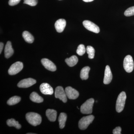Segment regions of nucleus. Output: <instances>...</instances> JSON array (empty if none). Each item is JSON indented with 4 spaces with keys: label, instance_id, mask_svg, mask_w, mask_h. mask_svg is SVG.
Instances as JSON below:
<instances>
[{
    "label": "nucleus",
    "instance_id": "1a4fd4ad",
    "mask_svg": "<svg viewBox=\"0 0 134 134\" xmlns=\"http://www.w3.org/2000/svg\"><path fill=\"white\" fill-rule=\"evenodd\" d=\"M36 81L32 78H29L22 80L18 84L17 86L19 88H27L30 87L35 84Z\"/></svg>",
    "mask_w": 134,
    "mask_h": 134
},
{
    "label": "nucleus",
    "instance_id": "7ed1b4c3",
    "mask_svg": "<svg viewBox=\"0 0 134 134\" xmlns=\"http://www.w3.org/2000/svg\"><path fill=\"white\" fill-rule=\"evenodd\" d=\"M94 103V99L93 98L88 99L81 106V112L83 114H91L92 112V108Z\"/></svg>",
    "mask_w": 134,
    "mask_h": 134
},
{
    "label": "nucleus",
    "instance_id": "aec40b11",
    "mask_svg": "<svg viewBox=\"0 0 134 134\" xmlns=\"http://www.w3.org/2000/svg\"><path fill=\"white\" fill-rule=\"evenodd\" d=\"M30 99L31 101L36 103H42L44 100L36 92H32L31 94Z\"/></svg>",
    "mask_w": 134,
    "mask_h": 134
},
{
    "label": "nucleus",
    "instance_id": "9d476101",
    "mask_svg": "<svg viewBox=\"0 0 134 134\" xmlns=\"http://www.w3.org/2000/svg\"><path fill=\"white\" fill-rule=\"evenodd\" d=\"M65 92L68 98L70 99H76L79 96V93L77 91L70 86L65 88Z\"/></svg>",
    "mask_w": 134,
    "mask_h": 134
},
{
    "label": "nucleus",
    "instance_id": "c756f323",
    "mask_svg": "<svg viewBox=\"0 0 134 134\" xmlns=\"http://www.w3.org/2000/svg\"><path fill=\"white\" fill-rule=\"evenodd\" d=\"M3 46H4V44L3 43L1 42L0 43V53H1L2 52L3 49Z\"/></svg>",
    "mask_w": 134,
    "mask_h": 134
},
{
    "label": "nucleus",
    "instance_id": "cd10ccee",
    "mask_svg": "<svg viewBox=\"0 0 134 134\" xmlns=\"http://www.w3.org/2000/svg\"><path fill=\"white\" fill-rule=\"evenodd\" d=\"M21 0H9V5L10 6H13L17 5L19 3Z\"/></svg>",
    "mask_w": 134,
    "mask_h": 134
},
{
    "label": "nucleus",
    "instance_id": "20e7f679",
    "mask_svg": "<svg viewBox=\"0 0 134 134\" xmlns=\"http://www.w3.org/2000/svg\"><path fill=\"white\" fill-rule=\"evenodd\" d=\"M94 119V116L91 115L83 117L79 121V127L82 130H84L87 128L90 124H91Z\"/></svg>",
    "mask_w": 134,
    "mask_h": 134
},
{
    "label": "nucleus",
    "instance_id": "5701e85b",
    "mask_svg": "<svg viewBox=\"0 0 134 134\" xmlns=\"http://www.w3.org/2000/svg\"><path fill=\"white\" fill-rule=\"evenodd\" d=\"M21 100V98L18 96H14L8 100L7 104L8 105H13L18 104Z\"/></svg>",
    "mask_w": 134,
    "mask_h": 134
},
{
    "label": "nucleus",
    "instance_id": "39448f33",
    "mask_svg": "<svg viewBox=\"0 0 134 134\" xmlns=\"http://www.w3.org/2000/svg\"><path fill=\"white\" fill-rule=\"evenodd\" d=\"M124 69L127 73H131L134 69V62L133 58L130 55L125 57L123 62Z\"/></svg>",
    "mask_w": 134,
    "mask_h": 134
},
{
    "label": "nucleus",
    "instance_id": "2eb2a0df",
    "mask_svg": "<svg viewBox=\"0 0 134 134\" xmlns=\"http://www.w3.org/2000/svg\"><path fill=\"white\" fill-rule=\"evenodd\" d=\"M14 53V50L12 48L11 42L9 41H8L5 46L4 50L5 58L7 59L10 58L13 55Z\"/></svg>",
    "mask_w": 134,
    "mask_h": 134
},
{
    "label": "nucleus",
    "instance_id": "6e6552de",
    "mask_svg": "<svg viewBox=\"0 0 134 134\" xmlns=\"http://www.w3.org/2000/svg\"><path fill=\"white\" fill-rule=\"evenodd\" d=\"M84 26L90 31L96 33H98L100 31L99 27L93 23L88 20H85L83 22Z\"/></svg>",
    "mask_w": 134,
    "mask_h": 134
},
{
    "label": "nucleus",
    "instance_id": "a878e982",
    "mask_svg": "<svg viewBox=\"0 0 134 134\" xmlns=\"http://www.w3.org/2000/svg\"><path fill=\"white\" fill-rule=\"evenodd\" d=\"M124 14L126 16H130L134 15V6L129 8L126 10Z\"/></svg>",
    "mask_w": 134,
    "mask_h": 134
},
{
    "label": "nucleus",
    "instance_id": "f257e3e1",
    "mask_svg": "<svg viewBox=\"0 0 134 134\" xmlns=\"http://www.w3.org/2000/svg\"><path fill=\"white\" fill-rule=\"evenodd\" d=\"M26 120L32 126H36L40 125L42 121L41 116L36 113L30 112L26 114Z\"/></svg>",
    "mask_w": 134,
    "mask_h": 134
},
{
    "label": "nucleus",
    "instance_id": "ddd939ff",
    "mask_svg": "<svg viewBox=\"0 0 134 134\" xmlns=\"http://www.w3.org/2000/svg\"><path fill=\"white\" fill-rule=\"evenodd\" d=\"M113 78L110 66L107 65L105 67V70L104 77V83L105 84H108L111 81Z\"/></svg>",
    "mask_w": 134,
    "mask_h": 134
},
{
    "label": "nucleus",
    "instance_id": "0eeeda50",
    "mask_svg": "<svg viewBox=\"0 0 134 134\" xmlns=\"http://www.w3.org/2000/svg\"><path fill=\"white\" fill-rule=\"evenodd\" d=\"M55 98L59 99L63 103H66L67 102L66 94L62 86H59L56 87L55 90Z\"/></svg>",
    "mask_w": 134,
    "mask_h": 134
},
{
    "label": "nucleus",
    "instance_id": "9b49d317",
    "mask_svg": "<svg viewBox=\"0 0 134 134\" xmlns=\"http://www.w3.org/2000/svg\"><path fill=\"white\" fill-rule=\"evenodd\" d=\"M42 65L46 69L52 72H54L56 70V67L53 63L47 59H42L41 60Z\"/></svg>",
    "mask_w": 134,
    "mask_h": 134
},
{
    "label": "nucleus",
    "instance_id": "423d86ee",
    "mask_svg": "<svg viewBox=\"0 0 134 134\" xmlns=\"http://www.w3.org/2000/svg\"><path fill=\"white\" fill-rule=\"evenodd\" d=\"M23 68V63L17 62L12 64L8 70V74L11 75H15L20 72Z\"/></svg>",
    "mask_w": 134,
    "mask_h": 134
},
{
    "label": "nucleus",
    "instance_id": "7c9ffc66",
    "mask_svg": "<svg viewBox=\"0 0 134 134\" xmlns=\"http://www.w3.org/2000/svg\"><path fill=\"white\" fill-rule=\"evenodd\" d=\"M84 2H90L93 1L94 0H83Z\"/></svg>",
    "mask_w": 134,
    "mask_h": 134
},
{
    "label": "nucleus",
    "instance_id": "4468645a",
    "mask_svg": "<svg viewBox=\"0 0 134 134\" xmlns=\"http://www.w3.org/2000/svg\"><path fill=\"white\" fill-rule=\"evenodd\" d=\"M66 20L63 19H60L57 20L55 23V27L56 31L59 33L62 32L66 26Z\"/></svg>",
    "mask_w": 134,
    "mask_h": 134
},
{
    "label": "nucleus",
    "instance_id": "f8f14e48",
    "mask_svg": "<svg viewBox=\"0 0 134 134\" xmlns=\"http://www.w3.org/2000/svg\"><path fill=\"white\" fill-rule=\"evenodd\" d=\"M40 89L41 93L44 95H52L54 92L53 88L48 83L41 84Z\"/></svg>",
    "mask_w": 134,
    "mask_h": 134
},
{
    "label": "nucleus",
    "instance_id": "a211bd4d",
    "mask_svg": "<svg viewBox=\"0 0 134 134\" xmlns=\"http://www.w3.org/2000/svg\"><path fill=\"white\" fill-rule=\"evenodd\" d=\"M67 118L66 114L65 113H62L60 114L58 120L59 124V127L61 129H62L65 127Z\"/></svg>",
    "mask_w": 134,
    "mask_h": 134
},
{
    "label": "nucleus",
    "instance_id": "f3484780",
    "mask_svg": "<svg viewBox=\"0 0 134 134\" xmlns=\"http://www.w3.org/2000/svg\"><path fill=\"white\" fill-rule=\"evenodd\" d=\"M65 62L70 67H73L76 65L78 61V58L76 55H72L69 58L65 59Z\"/></svg>",
    "mask_w": 134,
    "mask_h": 134
},
{
    "label": "nucleus",
    "instance_id": "b1692460",
    "mask_svg": "<svg viewBox=\"0 0 134 134\" xmlns=\"http://www.w3.org/2000/svg\"><path fill=\"white\" fill-rule=\"evenodd\" d=\"M86 52L88 54V58L90 59H93L95 56V50L91 46H88L86 47Z\"/></svg>",
    "mask_w": 134,
    "mask_h": 134
},
{
    "label": "nucleus",
    "instance_id": "6ab92c4d",
    "mask_svg": "<svg viewBox=\"0 0 134 134\" xmlns=\"http://www.w3.org/2000/svg\"><path fill=\"white\" fill-rule=\"evenodd\" d=\"M90 68L88 66L84 67L82 69L80 73V77L82 80H87L89 77V73Z\"/></svg>",
    "mask_w": 134,
    "mask_h": 134
},
{
    "label": "nucleus",
    "instance_id": "bb28decb",
    "mask_svg": "<svg viewBox=\"0 0 134 134\" xmlns=\"http://www.w3.org/2000/svg\"><path fill=\"white\" fill-rule=\"evenodd\" d=\"M37 0H24V3L34 7L37 5Z\"/></svg>",
    "mask_w": 134,
    "mask_h": 134
},
{
    "label": "nucleus",
    "instance_id": "f03ea898",
    "mask_svg": "<svg viewBox=\"0 0 134 134\" xmlns=\"http://www.w3.org/2000/svg\"><path fill=\"white\" fill-rule=\"evenodd\" d=\"M126 99V95L125 92L120 93L117 98L116 104V110L118 113H120L123 110Z\"/></svg>",
    "mask_w": 134,
    "mask_h": 134
},
{
    "label": "nucleus",
    "instance_id": "4be33fe9",
    "mask_svg": "<svg viewBox=\"0 0 134 134\" xmlns=\"http://www.w3.org/2000/svg\"><path fill=\"white\" fill-rule=\"evenodd\" d=\"M7 125L9 127H14L18 129H20L21 126L19 124L18 121H16L14 119H11L7 121Z\"/></svg>",
    "mask_w": 134,
    "mask_h": 134
},
{
    "label": "nucleus",
    "instance_id": "393cba45",
    "mask_svg": "<svg viewBox=\"0 0 134 134\" xmlns=\"http://www.w3.org/2000/svg\"><path fill=\"white\" fill-rule=\"evenodd\" d=\"M86 50L84 45L83 44H80L78 46V47H77L76 50V53L77 54L81 56L85 53Z\"/></svg>",
    "mask_w": 134,
    "mask_h": 134
},
{
    "label": "nucleus",
    "instance_id": "c85d7f7f",
    "mask_svg": "<svg viewBox=\"0 0 134 134\" xmlns=\"http://www.w3.org/2000/svg\"><path fill=\"white\" fill-rule=\"evenodd\" d=\"M121 129L120 127H117L113 130V134H121Z\"/></svg>",
    "mask_w": 134,
    "mask_h": 134
},
{
    "label": "nucleus",
    "instance_id": "dca6fc26",
    "mask_svg": "<svg viewBox=\"0 0 134 134\" xmlns=\"http://www.w3.org/2000/svg\"><path fill=\"white\" fill-rule=\"evenodd\" d=\"M57 111L55 110L48 109L46 111V115L50 121L54 122L57 117Z\"/></svg>",
    "mask_w": 134,
    "mask_h": 134
},
{
    "label": "nucleus",
    "instance_id": "412c9836",
    "mask_svg": "<svg viewBox=\"0 0 134 134\" xmlns=\"http://www.w3.org/2000/svg\"><path fill=\"white\" fill-rule=\"evenodd\" d=\"M23 37L25 41L29 43H32L34 41V38L29 32L24 31L23 33Z\"/></svg>",
    "mask_w": 134,
    "mask_h": 134
}]
</instances>
